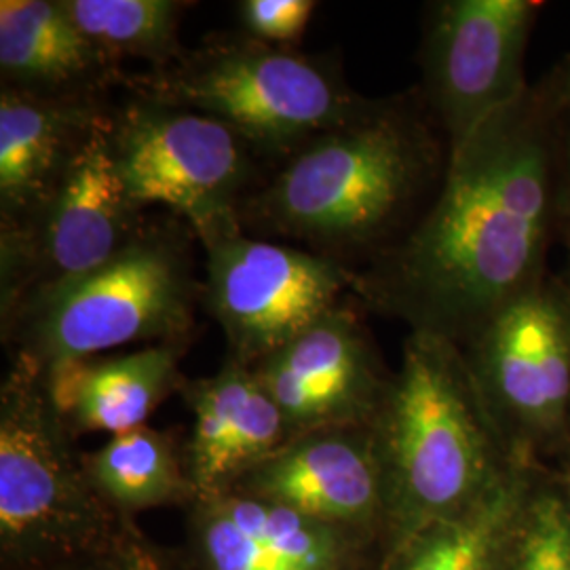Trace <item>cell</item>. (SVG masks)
Listing matches in <instances>:
<instances>
[{
    "label": "cell",
    "mask_w": 570,
    "mask_h": 570,
    "mask_svg": "<svg viewBox=\"0 0 570 570\" xmlns=\"http://www.w3.org/2000/svg\"><path fill=\"white\" fill-rule=\"evenodd\" d=\"M68 570H174L165 562L161 551L155 550L144 532L122 543L110 553H104L96 560H89Z\"/></svg>",
    "instance_id": "cb8c5ba5"
},
{
    "label": "cell",
    "mask_w": 570,
    "mask_h": 570,
    "mask_svg": "<svg viewBox=\"0 0 570 570\" xmlns=\"http://www.w3.org/2000/svg\"><path fill=\"white\" fill-rule=\"evenodd\" d=\"M180 389L193 412L184 456L195 501L230 492L292 440L282 410L252 367L230 357L214 376L186 381Z\"/></svg>",
    "instance_id": "9a60e30c"
},
{
    "label": "cell",
    "mask_w": 570,
    "mask_h": 570,
    "mask_svg": "<svg viewBox=\"0 0 570 570\" xmlns=\"http://www.w3.org/2000/svg\"><path fill=\"white\" fill-rule=\"evenodd\" d=\"M372 429L387 480L383 562L429 524L480 501L513 456L465 353L431 332L410 334Z\"/></svg>",
    "instance_id": "7a4b0ae2"
},
{
    "label": "cell",
    "mask_w": 570,
    "mask_h": 570,
    "mask_svg": "<svg viewBox=\"0 0 570 570\" xmlns=\"http://www.w3.org/2000/svg\"><path fill=\"white\" fill-rule=\"evenodd\" d=\"M2 87L51 98H96L115 63L104 58L61 0L0 2Z\"/></svg>",
    "instance_id": "e0dca14e"
},
{
    "label": "cell",
    "mask_w": 570,
    "mask_h": 570,
    "mask_svg": "<svg viewBox=\"0 0 570 570\" xmlns=\"http://www.w3.org/2000/svg\"><path fill=\"white\" fill-rule=\"evenodd\" d=\"M560 487L564 490V497H567V503H569L570 511V473H567L564 478H560Z\"/></svg>",
    "instance_id": "d4e9b609"
},
{
    "label": "cell",
    "mask_w": 570,
    "mask_h": 570,
    "mask_svg": "<svg viewBox=\"0 0 570 570\" xmlns=\"http://www.w3.org/2000/svg\"><path fill=\"white\" fill-rule=\"evenodd\" d=\"M77 28L110 63L146 60L155 70L183 58V0H61Z\"/></svg>",
    "instance_id": "44dd1931"
},
{
    "label": "cell",
    "mask_w": 570,
    "mask_h": 570,
    "mask_svg": "<svg viewBox=\"0 0 570 570\" xmlns=\"http://www.w3.org/2000/svg\"><path fill=\"white\" fill-rule=\"evenodd\" d=\"M186 245L176 228L144 226L106 265L2 320L13 355L51 379L115 346L184 345L204 296Z\"/></svg>",
    "instance_id": "5b68a950"
},
{
    "label": "cell",
    "mask_w": 570,
    "mask_h": 570,
    "mask_svg": "<svg viewBox=\"0 0 570 570\" xmlns=\"http://www.w3.org/2000/svg\"><path fill=\"white\" fill-rule=\"evenodd\" d=\"M230 492L345 530L381 548L385 558L387 480L372 425L301 433Z\"/></svg>",
    "instance_id": "7c38bea8"
},
{
    "label": "cell",
    "mask_w": 570,
    "mask_h": 570,
    "mask_svg": "<svg viewBox=\"0 0 570 570\" xmlns=\"http://www.w3.org/2000/svg\"><path fill=\"white\" fill-rule=\"evenodd\" d=\"M315 7L313 0H244L237 13L247 37L279 47L303 37Z\"/></svg>",
    "instance_id": "603a6c76"
},
{
    "label": "cell",
    "mask_w": 570,
    "mask_h": 570,
    "mask_svg": "<svg viewBox=\"0 0 570 570\" xmlns=\"http://www.w3.org/2000/svg\"><path fill=\"white\" fill-rule=\"evenodd\" d=\"M134 89L225 122L258 157L282 161L374 110L330 61L252 37L205 41Z\"/></svg>",
    "instance_id": "8992f818"
},
{
    "label": "cell",
    "mask_w": 570,
    "mask_h": 570,
    "mask_svg": "<svg viewBox=\"0 0 570 570\" xmlns=\"http://www.w3.org/2000/svg\"><path fill=\"white\" fill-rule=\"evenodd\" d=\"M140 532L91 484L39 366L13 355L0 387V569H72Z\"/></svg>",
    "instance_id": "3957f363"
},
{
    "label": "cell",
    "mask_w": 570,
    "mask_h": 570,
    "mask_svg": "<svg viewBox=\"0 0 570 570\" xmlns=\"http://www.w3.org/2000/svg\"><path fill=\"white\" fill-rule=\"evenodd\" d=\"M252 372L282 410L292 438L315 429L372 425L391 381L364 326L343 305Z\"/></svg>",
    "instance_id": "4fadbf2b"
},
{
    "label": "cell",
    "mask_w": 570,
    "mask_h": 570,
    "mask_svg": "<svg viewBox=\"0 0 570 570\" xmlns=\"http://www.w3.org/2000/svg\"><path fill=\"white\" fill-rule=\"evenodd\" d=\"M428 169L429 148L419 131L372 110L285 159L245 199L239 225L341 263V254L374 242L397 220Z\"/></svg>",
    "instance_id": "277c9868"
},
{
    "label": "cell",
    "mask_w": 570,
    "mask_h": 570,
    "mask_svg": "<svg viewBox=\"0 0 570 570\" xmlns=\"http://www.w3.org/2000/svg\"><path fill=\"white\" fill-rule=\"evenodd\" d=\"M537 471L530 456L513 454L480 501L416 532L381 570H503Z\"/></svg>",
    "instance_id": "d6986e66"
},
{
    "label": "cell",
    "mask_w": 570,
    "mask_h": 570,
    "mask_svg": "<svg viewBox=\"0 0 570 570\" xmlns=\"http://www.w3.org/2000/svg\"><path fill=\"white\" fill-rule=\"evenodd\" d=\"M183 346L153 345L117 357H94L47 379L72 435H117L146 425L169 393L183 387Z\"/></svg>",
    "instance_id": "ac0fdd59"
},
{
    "label": "cell",
    "mask_w": 570,
    "mask_h": 570,
    "mask_svg": "<svg viewBox=\"0 0 570 570\" xmlns=\"http://www.w3.org/2000/svg\"><path fill=\"white\" fill-rule=\"evenodd\" d=\"M503 570H570V511L560 480L537 471Z\"/></svg>",
    "instance_id": "7402d4cb"
},
{
    "label": "cell",
    "mask_w": 570,
    "mask_h": 570,
    "mask_svg": "<svg viewBox=\"0 0 570 570\" xmlns=\"http://www.w3.org/2000/svg\"><path fill=\"white\" fill-rule=\"evenodd\" d=\"M548 223V148L518 102L450 148L438 202L404 245L351 289L452 343L529 292Z\"/></svg>",
    "instance_id": "6da1fadb"
},
{
    "label": "cell",
    "mask_w": 570,
    "mask_h": 570,
    "mask_svg": "<svg viewBox=\"0 0 570 570\" xmlns=\"http://www.w3.org/2000/svg\"><path fill=\"white\" fill-rule=\"evenodd\" d=\"M205 305L225 332L228 357L245 367L294 343L351 289L345 265L244 230L205 245Z\"/></svg>",
    "instance_id": "9c48e42d"
},
{
    "label": "cell",
    "mask_w": 570,
    "mask_h": 570,
    "mask_svg": "<svg viewBox=\"0 0 570 570\" xmlns=\"http://www.w3.org/2000/svg\"><path fill=\"white\" fill-rule=\"evenodd\" d=\"M91 484L122 518L169 505L188 508L195 490L188 478L184 450L157 429H131L112 435L102 449L82 452Z\"/></svg>",
    "instance_id": "ffe728a7"
},
{
    "label": "cell",
    "mask_w": 570,
    "mask_h": 570,
    "mask_svg": "<svg viewBox=\"0 0 570 570\" xmlns=\"http://www.w3.org/2000/svg\"><path fill=\"white\" fill-rule=\"evenodd\" d=\"M475 385L511 454L534 459L570 431V317L551 294L529 289L473 336Z\"/></svg>",
    "instance_id": "30bf717a"
},
{
    "label": "cell",
    "mask_w": 570,
    "mask_h": 570,
    "mask_svg": "<svg viewBox=\"0 0 570 570\" xmlns=\"http://www.w3.org/2000/svg\"><path fill=\"white\" fill-rule=\"evenodd\" d=\"M108 115L96 98H51L2 87V235L18 233L41 214L85 138Z\"/></svg>",
    "instance_id": "2e32d148"
},
{
    "label": "cell",
    "mask_w": 570,
    "mask_h": 570,
    "mask_svg": "<svg viewBox=\"0 0 570 570\" xmlns=\"http://www.w3.org/2000/svg\"><path fill=\"white\" fill-rule=\"evenodd\" d=\"M112 112L77 150L56 195L18 233L2 235V320L112 261L144 230L110 150Z\"/></svg>",
    "instance_id": "ba28073f"
},
{
    "label": "cell",
    "mask_w": 570,
    "mask_h": 570,
    "mask_svg": "<svg viewBox=\"0 0 570 570\" xmlns=\"http://www.w3.org/2000/svg\"><path fill=\"white\" fill-rule=\"evenodd\" d=\"M534 4L527 0H450L435 9L428 37L429 96L450 148L522 102V60Z\"/></svg>",
    "instance_id": "8fae6325"
},
{
    "label": "cell",
    "mask_w": 570,
    "mask_h": 570,
    "mask_svg": "<svg viewBox=\"0 0 570 570\" xmlns=\"http://www.w3.org/2000/svg\"><path fill=\"white\" fill-rule=\"evenodd\" d=\"M195 570H381L383 551L282 505L226 492L188 508Z\"/></svg>",
    "instance_id": "5bb4252c"
},
{
    "label": "cell",
    "mask_w": 570,
    "mask_h": 570,
    "mask_svg": "<svg viewBox=\"0 0 570 570\" xmlns=\"http://www.w3.org/2000/svg\"><path fill=\"white\" fill-rule=\"evenodd\" d=\"M110 150L129 197L174 209L204 247L242 230L258 155L225 122L134 96L112 112Z\"/></svg>",
    "instance_id": "52a82bcc"
}]
</instances>
